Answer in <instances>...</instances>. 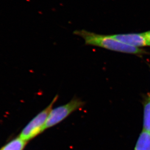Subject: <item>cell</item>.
Here are the masks:
<instances>
[{"label": "cell", "mask_w": 150, "mask_h": 150, "mask_svg": "<svg viewBox=\"0 0 150 150\" xmlns=\"http://www.w3.org/2000/svg\"><path fill=\"white\" fill-rule=\"evenodd\" d=\"M74 33L83 38L85 44L88 45L95 46L111 51L136 55L146 54V52L142 49L120 42L111 35L96 34L85 30H76Z\"/></svg>", "instance_id": "obj_1"}, {"label": "cell", "mask_w": 150, "mask_h": 150, "mask_svg": "<svg viewBox=\"0 0 150 150\" xmlns=\"http://www.w3.org/2000/svg\"><path fill=\"white\" fill-rule=\"evenodd\" d=\"M57 99L58 96H56L49 105L29 122L19 136L21 139L28 142L45 130L44 127L48 114Z\"/></svg>", "instance_id": "obj_2"}, {"label": "cell", "mask_w": 150, "mask_h": 150, "mask_svg": "<svg viewBox=\"0 0 150 150\" xmlns=\"http://www.w3.org/2000/svg\"><path fill=\"white\" fill-rule=\"evenodd\" d=\"M84 102L79 98H74L68 103L51 109L48 114L44 129L58 125L75 111L82 108Z\"/></svg>", "instance_id": "obj_3"}, {"label": "cell", "mask_w": 150, "mask_h": 150, "mask_svg": "<svg viewBox=\"0 0 150 150\" xmlns=\"http://www.w3.org/2000/svg\"><path fill=\"white\" fill-rule=\"evenodd\" d=\"M120 42L133 47L140 48L147 46L144 32L142 33L115 34L111 35Z\"/></svg>", "instance_id": "obj_4"}, {"label": "cell", "mask_w": 150, "mask_h": 150, "mask_svg": "<svg viewBox=\"0 0 150 150\" xmlns=\"http://www.w3.org/2000/svg\"><path fill=\"white\" fill-rule=\"evenodd\" d=\"M27 143V142L18 136L7 142L0 150H24Z\"/></svg>", "instance_id": "obj_5"}, {"label": "cell", "mask_w": 150, "mask_h": 150, "mask_svg": "<svg viewBox=\"0 0 150 150\" xmlns=\"http://www.w3.org/2000/svg\"><path fill=\"white\" fill-rule=\"evenodd\" d=\"M134 150H150V133L142 130L137 139Z\"/></svg>", "instance_id": "obj_6"}, {"label": "cell", "mask_w": 150, "mask_h": 150, "mask_svg": "<svg viewBox=\"0 0 150 150\" xmlns=\"http://www.w3.org/2000/svg\"><path fill=\"white\" fill-rule=\"evenodd\" d=\"M143 130L150 133V93L144 103Z\"/></svg>", "instance_id": "obj_7"}, {"label": "cell", "mask_w": 150, "mask_h": 150, "mask_svg": "<svg viewBox=\"0 0 150 150\" xmlns=\"http://www.w3.org/2000/svg\"><path fill=\"white\" fill-rule=\"evenodd\" d=\"M144 34L146 37L147 46H150V30L144 32Z\"/></svg>", "instance_id": "obj_8"}]
</instances>
